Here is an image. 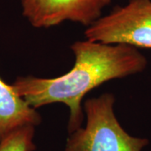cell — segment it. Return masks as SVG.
Here are the masks:
<instances>
[{
    "label": "cell",
    "instance_id": "obj_5",
    "mask_svg": "<svg viewBox=\"0 0 151 151\" xmlns=\"http://www.w3.org/2000/svg\"><path fill=\"white\" fill-rule=\"evenodd\" d=\"M41 116L0 77V140L13 130L25 125L38 126Z\"/></svg>",
    "mask_w": 151,
    "mask_h": 151
},
{
    "label": "cell",
    "instance_id": "obj_1",
    "mask_svg": "<svg viewBox=\"0 0 151 151\" xmlns=\"http://www.w3.org/2000/svg\"><path fill=\"white\" fill-rule=\"evenodd\" d=\"M75 55L72 69L58 77L19 76L11 85L17 94L34 108L64 103L70 109L67 129L81 127L86 93L111 80L134 75L145 70L148 61L138 48L125 44H104L90 40L70 45Z\"/></svg>",
    "mask_w": 151,
    "mask_h": 151
},
{
    "label": "cell",
    "instance_id": "obj_4",
    "mask_svg": "<svg viewBox=\"0 0 151 151\" xmlns=\"http://www.w3.org/2000/svg\"><path fill=\"white\" fill-rule=\"evenodd\" d=\"M111 0H21L23 15L33 27L50 28L65 21L89 27Z\"/></svg>",
    "mask_w": 151,
    "mask_h": 151
},
{
    "label": "cell",
    "instance_id": "obj_3",
    "mask_svg": "<svg viewBox=\"0 0 151 151\" xmlns=\"http://www.w3.org/2000/svg\"><path fill=\"white\" fill-rule=\"evenodd\" d=\"M85 37L104 44L151 49V0H129L86 27Z\"/></svg>",
    "mask_w": 151,
    "mask_h": 151
},
{
    "label": "cell",
    "instance_id": "obj_6",
    "mask_svg": "<svg viewBox=\"0 0 151 151\" xmlns=\"http://www.w3.org/2000/svg\"><path fill=\"white\" fill-rule=\"evenodd\" d=\"M35 126L25 125L13 130L0 140V151H34Z\"/></svg>",
    "mask_w": 151,
    "mask_h": 151
},
{
    "label": "cell",
    "instance_id": "obj_2",
    "mask_svg": "<svg viewBox=\"0 0 151 151\" xmlns=\"http://www.w3.org/2000/svg\"><path fill=\"white\" fill-rule=\"evenodd\" d=\"M114 103L112 93L88 98L83 105L86 125L69 134L65 151L143 150L149 140L134 137L123 129L114 113Z\"/></svg>",
    "mask_w": 151,
    "mask_h": 151
}]
</instances>
